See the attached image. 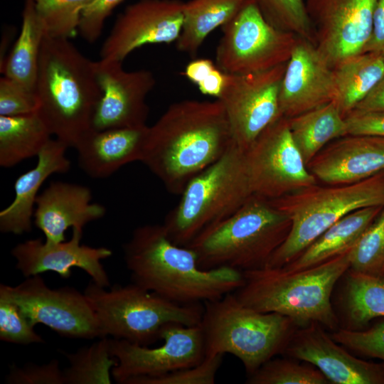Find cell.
<instances>
[{
  "mask_svg": "<svg viewBox=\"0 0 384 384\" xmlns=\"http://www.w3.org/2000/svg\"><path fill=\"white\" fill-rule=\"evenodd\" d=\"M221 102L183 100L169 106L149 127L141 162L173 194L181 195L197 175L233 144Z\"/></svg>",
  "mask_w": 384,
  "mask_h": 384,
  "instance_id": "1",
  "label": "cell"
},
{
  "mask_svg": "<svg viewBox=\"0 0 384 384\" xmlns=\"http://www.w3.org/2000/svg\"><path fill=\"white\" fill-rule=\"evenodd\" d=\"M123 254L133 283L180 304L220 299L244 281L242 272L235 269H201L196 252L174 243L163 224L136 228Z\"/></svg>",
  "mask_w": 384,
  "mask_h": 384,
  "instance_id": "2",
  "label": "cell"
},
{
  "mask_svg": "<svg viewBox=\"0 0 384 384\" xmlns=\"http://www.w3.org/2000/svg\"><path fill=\"white\" fill-rule=\"evenodd\" d=\"M35 92L36 113L51 135L74 148L89 129L102 90L95 61L67 38L46 35L40 53Z\"/></svg>",
  "mask_w": 384,
  "mask_h": 384,
  "instance_id": "3",
  "label": "cell"
},
{
  "mask_svg": "<svg viewBox=\"0 0 384 384\" xmlns=\"http://www.w3.org/2000/svg\"><path fill=\"white\" fill-rule=\"evenodd\" d=\"M351 250L298 271L265 267L242 272L243 283L233 294L256 311L287 316L299 326L318 323L334 331L340 327L331 295L350 267Z\"/></svg>",
  "mask_w": 384,
  "mask_h": 384,
  "instance_id": "4",
  "label": "cell"
},
{
  "mask_svg": "<svg viewBox=\"0 0 384 384\" xmlns=\"http://www.w3.org/2000/svg\"><path fill=\"white\" fill-rule=\"evenodd\" d=\"M289 217L271 201L252 195L234 215L199 235L187 247L203 270L241 272L267 265L287 238Z\"/></svg>",
  "mask_w": 384,
  "mask_h": 384,
  "instance_id": "5",
  "label": "cell"
},
{
  "mask_svg": "<svg viewBox=\"0 0 384 384\" xmlns=\"http://www.w3.org/2000/svg\"><path fill=\"white\" fill-rule=\"evenodd\" d=\"M201 321L206 356L230 353L243 364L248 375L284 350L299 326L291 318L260 312L228 293L203 303Z\"/></svg>",
  "mask_w": 384,
  "mask_h": 384,
  "instance_id": "6",
  "label": "cell"
},
{
  "mask_svg": "<svg viewBox=\"0 0 384 384\" xmlns=\"http://www.w3.org/2000/svg\"><path fill=\"white\" fill-rule=\"evenodd\" d=\"M252 195L244 151L233 143L222 157L188 183L163 225L174 243L187 247L234 215Z\"/></svg>",
  "mask_w": 384,
  "mask_h": 384,
  "instance_id": "7",
  "label": "cell"
},
{
  "mask_svg": "<svg viewBox=\"0 0 384 384\" xmlns=\"http://www.w3.org/2000/svg\"><path fill=\"white\" fill-rule=\"evenodd\" d=\"M270 201L292 222L287 238L266 266L282 267L347 214L363 208L384 206V171L353 183H316Z\"/></svg>",
  "mask_w": 384,
  "mask_h": 384,
  "instance_id": "8",
  "label": "cell"
},
{
  "mask_svg": "<svg viewBox=\"0 0 384 384\" xmlns=\"http://www.w3.org/2000/svg\"><path fill=\"white\" fill-rule=\"evenodd\" d=\"M106 288L92 280L83 292L95 314L100 338L112 336L148 346L161 339L168 324H201L203 304H177L133 282Z\"/></svg>",
  "mask_w": 384,
  "mask_h": 384,
  "instance_id": "9",
  "label": "cell"
},
{
  "mask_svg": "<svg viewBox=\"0 0 384 384\" xmlns=\"http://www.w3.org/2000/svg\"><path fill=\"white\" fill-rule=\"evenodd\" d=\"M221 28L215 61L227 74L257 73L287 63L298 39L268 23L254 0Z\"/></svg>",
  "mask_w": 384,
  "mask_h": 384,
  "instance_id": "10",
  "label": "cell"
},
{
  "mask_svg": "<svg viewBox=\"0 0 384 384\" xmlns=\"http://www.w3.org/2000/svg\"><path fill=\"white\" fill-rule=\"evenodd\" d=\"M244 154L253 195L274 200L318 183L299 151L284 117L262 132Z\"/></svg>",
  "mask_w": 384,
  "mask_h": 384,
  "instance_id": "11",
  "label": "cell"
},
{
  "mask_svg": "<svg viewBox=\"0 0 384 384\" xmlns=\"http://www.w3.org/2000/svg\"><path fill=\"white\" fill-rule=\"evenodd\" d=\"M160 337L164 343L156 348L110 338V353L117 360L112 377L117 383L131 384L137 379L158 377L197 366L205 359L200 324H168L161 329Z\"/></svg>",
  "mask_w": 384,
  "mask_h": 384,
  "instance_id": "12",
  "label": "cell"
},
{
  "mask_svg": "<svg viewBox=\"0 0 384 384\" xmlns=\"http://www.w3.org/2000/svg\"><path fill=\"white\" fill-rule=\"evenodd\" d=\"M287 63L247 75L226 73L218 99L224 107L233 143L246 151L281 117L279 93Z\"/></svg>",
  "mask_w": 384,
  "mask_h": 384,
  "instance_id": "13",
  "label": "cell"
},
{
  "mask_svg": "<svg viewBox=\"0 0 384 384\" xmlns=\"http://www.w3.org/2000/svg\"><path fill=\"white\" fill-rule=\"evenodd\" d=\"M6 287L32 326L45 325L67 338H100L90 304L85 294L75 288L52 289L40 274L26 277L16 286Z\"/></svg>",
  "mask_w": 384,
  "mask_h": 384,
  "instance_id": "14",
  "label": "cell"
},
{
  "mask_svg": "<svg viewBox=\"0 0 384 384\" xmlns=\"http://www.w3.org/2000/svg\"><path fill=\"white\" fill-rule=\"evenodd\" d=\"M378 0H306L315 45L333 68L362 53Z\"/></svg>",
  "mask_w": 384,
  "mask_h": 384,
  "instance_id": "15",
  "label": "cell"
},
{
  "mask_svg": "<svg viewBox=\"0 0 384 384\" xmlns=\"http://www.w3.org/2000/svg\"><path fill=\"white\" fill-rule=\"evenodd\" d=\"M183 4L181 0H139L128 6L103 42L100 59L123 62L143 46L176 42L183 27Z\"/></svg>",
  "mask_w": 384,
  "mask_h": 384,
  "instance_id": "16",
  "label": "cell"
},
{
  "mask_svg": "<svg viewBox=\"0 0 384 384\" xmlns=\"http://www.w3.org/2000/svg\"><path fill=\"white\" fill-rule=\"evenodd\" d=\"M95 73L102 97L95 110L91 128L103 130L146 125V97L156 80L146 70L127 71L122 62L100 59Z\"/></svg>",
  "mask_w": 384,
  "mask_h": 384,
  "instance_id": "17",
  "label": "cell"
},
{
  "mask_svg": "<svg viewBox=\"0 0 384 384\" xmlns=\"http://www.w3.org/2000/svg\"><path fill=\"white\" fill-rule=\"evenodd\" d=\"M284 354L313 365L334 384H384V363L358 358L336 342L321 324L297 329Z\"/></svg>",
  "mask_w": 384,
  "mask_h": 384,
  "instance_id": "18",
  "label": "cell"
},
{
  "mask_svg": "<svg viewBox=\"0 0 384 384\" xmlns=\"http://www.w3.org/2000/svg\"><path fill=\"white\" fill-rule=\"evenodd\" d=\"M82 237V230L74 228L68 241L50 242L36 238L20 242L11 252L16 261V268L24 277L52 271L68 279L71 269L78 267L95 283L110 287L109 277L101 261L111 257L112 251L105 247L81 245Z\"/></svg>",
  "mask_w": 384,
  "mask_h": 384,
  "instance_id": "19",
  "label": "cell"
},
{
  "mask_svg": "<svg viewBox=\"0 0 384 384\" xmlns=\"http://www.w3.org/2000/svg\"><path fill=\"white\" fill-rule=\"evenodd\" d=\"M335 95L333 68L314 43L298 37L281 82V115L293 117L334 101Z\"/></svg>",
  "mask_w": 384,
  "mask_h": 384,
  "instance_id": "20",
  "label": "cell"
},
{
  "mask_svg": "<svg viewBox=\"0 0 384 384\" xmlns=\"http://www.w3.org/2000/svg\"><path fill=\"white\" fill-rule=\"evenodd\" d=\"M324 184H349L384 171V137L347 134L328 144L307 164Z\"/></svg>",
  "mask_w": 384,
  "mask_h": 384,
  "instance_id": "21",
  "label": "cell"
},
{
  "mask_svg": "<svg viewBox=\"0 0 384 384\" xmlns=\"http://www.w3.org/2000/svg\"><path fill=\"white\" fill-rule=\"evenodd\" d=\"M92 198L91 190L85 186L53 181L37 197L34 224L43 232L46 242L65 241L68 228L82 230L105 215V208L92 203Z\"/></svg>",
  "mask_w": 384,
  "mask_h": 384,
  "instance_id": "22",
  "label": "cell"
},
{
  "mask_svg": "<svg viewBox=\"0 0 384 384\" xmlns=\"http://www.w3.org/2000/svg\"><path fill=\"white\" fill-rule=\"evenodd\" d=\"M149 126L93 129L86 132L75 149L80 168L90 177L105 178L122 166L141 161Z\"/></svg>",
  "mask_w": 384,
  "mask_h": 384,
  "instance_id": "23",
  "label": "cell"
},
{
  "mask_svg": "<svg viewBox=\"0 0 384 384\" xmlns=\"http://www.w3.org/2000/svg\"><path fill=\"white\" fill-rule=\"evenodd\" d=\"M68 146L50 138L37 156L36 165L15 181L14 198L0 212V230L3 233L21 235L32 229V217L38 191L53 174L65 173L70 162L65 156Z\"/></svg>",
  "mask_w": 384,
  "mask_h": 384,
  "instance_id": "24",
  "label": "cell"
},
{
  "mask_svg": "<svg viewBox=\"0 0 384 384\" xmlns=\"http://www.w3.org/2000/svg\"><path fill=\"white\" fill-rule=\"evenodd\" d=\"M383 207H366L347 214L326 229L293 261L282 267L298 271L350 250Z\"/></svg>",
  "mask_w": 384,
  "mask_h": 384,
  "instance_id": "25",
  "label": "cell"
},
{
  "mask_svg": "<svg viewBox=\"0 0 384 384\" xmlns=\"http://www.w3.org/2000/svg\"><path fill=\"white\" fill-rule=\"evenodd\" d=\"M333 72L334 102L345 117L384 77V58L378 53H361L340 62Z\"/></svg>",
  "mask_w": 384,
  "mask_h": 384,
  "instance_id": "26",
  "label": "cell"
},
{
  "mask_svg": "<svg viewBox=\"0 0 384 384\" xmlns=\"http://www.w3.org/2000/svg\"><path fill=\"white\" fill-rule=\"evenodd\" d=\"M339 296L346 327L366 329L375 319L384 317V275L361 273L348 269Z\"/></svg>",
  "mask_w": 384,
  "mask_h": 384,
  "instance_id": "27",
  "label": "cell"
},
{
  "mask_svg": "<svg viewBox=\"0 0 384 384\" xmlns=\"http://www.w3.org/2000/svg\"><path fill=\"white\" fill-rule=\"evenodd\" d=\"M46 35L35 0H24L20 34L1 66L4 76L35 91L40 53Z\"/></svg>",
  "mask_w": 384,
  "mask_h": 384,
  "instance_id": "28",
  "label": "cell"
},
{
  "mask_svg": "<svg viewBox=\"0 0 384 384\" xmlns=\"http://www.w3.org/2000/svg\"><path fill=\"white\" fill-rule=\"evenodd\" d=\"M288 122L306 165L331 142L348 134L345 117L334 101L289 118Z\"/></svg>",
  "mask_w": 384,
  "mask_h": 384,
  "instance_id": "29",
  "label": "cell"
},
{
  "mask_svg": "<svg viewBox=\"0 0 384 384\" xmlns=\"http://www.w3.org/2000/svg\"><path fill=\"white\" fill-rule=\"evenodd\" d=\"M249 0H189L183 4V23L176 48L194 56L206 37L229 21Z\"/></svg>",
  "mask_w": 384,
  "mask_h": 384,
  "instance_id": "30",
  "label": "cell"
},
{
  "mask_svg": "<svg viewBox=\"0 0 384 384\" xmlns=\"http://www.w3.org/2000/svg\"><path fill=\"white\" fill-rule=\"evenodd\" d=\"M51 136L36 112L0 115V166L9 168L37 156Z\"/></svg>",
  "mask_w": 384,
  "mask_h": 384,
  "instance_id": "31",
  "label": "cell"
},
{
  "mask_svg": "<svg viewBox=\"0 0 384 384\" xmlns=\"http://www.w3.org/2000/svg\"><path fill=\"white\" fill-rule=\"evenodd\" d=\"M69 361L63 370L65 384H110L117 360L110 353V338L79 348L75 353L61 351Z\"/></svg>",
  "mask_w": 384,
  "mask_h": 384,
  "instance_id": "32",
  "label": "cell"
},
{
  "mask_svg": "<svg viewBox=\"0 0 384 384\" xmlns=\"http://www.w3.org/2000/svg\"><path fill=\"white\" fill-rule=\"evenodd\" d=\"M254 1L262 16L272 26L315 44L314 31L304 0Z\"/></svg>",
  "mask_w": 384,
  "mask_h": 384,
  "instance_id": "33",
  "label": "cell"
},
{
  "mask_svg": "<svg viewBox=\"0 0 384 384\" xmlns=\"http://www.w3.org/2000/svg\"><path fill=\"white\" fill-rule=\"evenodd\" d=\"M247 384H331L315 366L289 358H272L248 375Z\"/></svg>",
  "mask_w": 384,
  "mask_h": 384,
  "instance_id": "34",
  "label": "cell"
},
{
  "mask_svg": "<svg viewBox=\"0 0 384 384\" xmlns=\"http://www.w3.org/2000/svg\"><path fill=\"white\" fill-rule=\"evenodd\" d=\"M349 269L384 275V207L351 250Z\"/></svg>",
  "mask_w": 384,
  "mask_h": 384,
  "instance_id": "35",
  "label": "cell"
},
{
  "mask_svg": "<svg viewBox=\"0 0 384 384\" xmlns=\"http://www.w3.org/2000/svg\"><path fill=\"white\" fill-rule=\"evenodd\" d=\"M90 0H35L46 35L70 39L76 36L81 13Z\"/></svg>",
  "mask_w": 384,
  "mask_h": 384,
  "instance_id": "36",
  "label": "cell"
},
{
  "mask_svg": "<svg viewBox=\"0 0 384 384\" xmlns=\"http://www.w3.org/2000/svg\"><path fill=\"white\" fill-rule=\"evenodd\" d=\"M10 297L6 284H0V339L16 344L41 343L44 339Z\"/></svg>",
  "mask_w": 384,
  "mask_h": 384,
  "instance_id": "37",
  "label": "cell"
},
{
  "mask_svg": "<svg viewBox=\"0 0 384 384\" xmlns=\"http://www.w3.org/2000/svg\"><path fill=\"white\" fill-rule=\"evenodd\" d=\"M331 336L342 346L360 356L378 358L384 363V319L361 330L340 327L333 331Z\"/></svg>",
  "mask_w": 384,
  "mask_h": 384,
  "instance_id": "38",
  "label": "cell"
},
{
  "mask_svg": "<svg viewBox=\"0 0 384 384\" xmlns=\"http://www.w3.org/2000/svg\"><path fill=\"white\" fill-rule=\"evenodd\" d=\"M223 354L208 356L200 364L149 378L137 379L131 384H214Z\"/></svg>",
  "mask_w": 384,
  "mask_h": 384,
  "instance_id": "39",
  "label": "cell"
},
{
  "mask_svg": "<svg viewBox=\"0 0 384 384\" xmlns=\"http://www.w3.org/2000/svg\"><path fill=\"white\" fill-rule=\"evenodd\" d=\"M38 108L35 91L6 76L0 78V115L30 114L36 112Z\"/></svg>",
  "mask_w": 384,
  "mask_h": 384,
  "instance_id": "40",
  "label": "cell"
},
{
  "mask_svg": "<svg viewBox=\"0 0 384 384\" xmlns=\"http://www.w3.org/2000/svg\"><path fill=\"white\" fill-rule=\"evenodd\" d=\"M9 384H65L63 370L58 360L45 364H26L21 367L13 364L6 376Z\"/></svg>",
  "mask_w": 384,
  "mask_h": 384,
  "instance_id": "41",
  "label": "cell"
},
{
  "mask_svg": "<svg viewBox=\"0 0 384 384\" xmlns=\"http://www.w3.org/2000/svg\"><path fill=\"white\" fill-rule=\"evenodd\" d=\"M124 0H90L82 11L78 33L88 43L101 36L105 22L113 10Z\"/></svg>",
  "mask_w": 384,
  "mask_h": 384,
  "instance_id": "42",
  "label": "cell"
},
{
  "mask_svg": "<svg viewBox=\"0 0 384 384\" xmlns=\"http://www.w3.org/2000/svg\"><path fill=\"white\" fill-rule=\"evenodd\" d=\"M348 134L384 137V112L353 110L345 117Z\"/></svg>",
  "mask_w": 384,
  "mask_h": 384,
  "instance_id": "43",
  "label": "cell"
},
{
  "mask_svg": "<svg viewBox=\"0 0 384 384\" xmlns=\"http://www.w3.org/2000/svg\"><path fill=\"white\" fill-rule=\"evenodd\" d=\"M384 53V0H378L370 38L362 53Z\"/></svg>",
  "mask_w": 384,
  "mask_h": 384,
  "instance_id": "44",
  "label": "cell"
},
{
  "mask_svg": "<svg viewBox=\"0 0 384 384\" xmlns=\"http://www.w3.org/2000/svg\"><path fill=\"white\" fill-rule=\"evenodd\" d=\"M216 68L217 65L210 59H196L187 64L184 75L191 82L198 85Z\"/></svg>",
  "mask_w": 384,
  "mask_h": 384,
  "instance_id": "45",
  "label": "cell"
},
{
  "mask_svg": "<svg viewBox=\"0 0 384 384\" xmlns=\"http://www.w3.org/2000/svg\"><path fill=\"white\" fill-rule=\"evenodd\" d=\"M225 80L226 73L217 67L197 87L202 94L217 99L223 90Z\"/></svg>",
  "mask_w": 384,
  "mask_h": 384,
  "instance_id": "46",
  "label": "cell"
},
{
  "mask_svg": "<svg viewBox=\"0 0 384 384\" xmlns=\"http://www.w3.org/2000/svg\"><path fill=\"white\" fill-rule=\"evenodd\" d=\"M354 110L384 112V77Z\"/></svg>",
  "mask_w": 384,
  "mask_h": 384,
  "instance_id": "47",
  "label": "cell"
},
{
  "mask_svg": "<svg viewBox=\"0 0 384 384\" xmlns=\"http://www.w3.org/2000/svg\"><path fill=\"white\" fill-rule=\"evenodd\" d=\"M382 54H383V58H384V53H382Z\"/></svg>",
  "mask_w": 384,
  "mask_h": 384,
  "instance_id": "48",
  "label": "cell"
}]
</instances>
